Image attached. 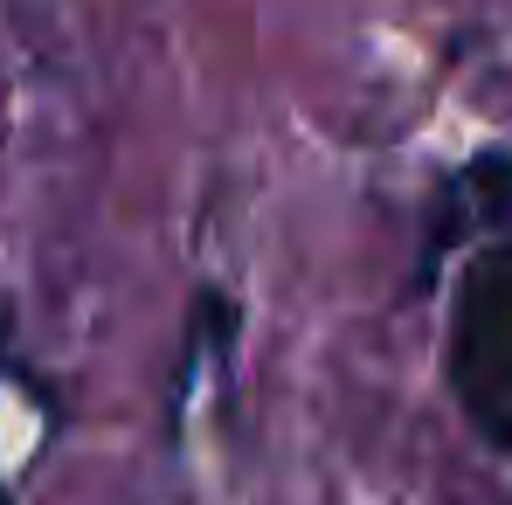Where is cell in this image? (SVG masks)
I'll return each instance as SVG.
<instances>
[{
  "mask_svg": "<svg viewBox=\"0 0 512 505\" xmlns=\"http://www.w3.org/2000/svg\"><path fill=\"white\" fill-rule=\"evenodd\" d=\"M443 381L464 422L499 457H512V243H492L464 263V277L450 291Z\"/></svg>",
  "mask_w": 512,
  "mask_h": 505,
  "instance_id": "cell-1",
  "label": "cell"
}]
</instances>
